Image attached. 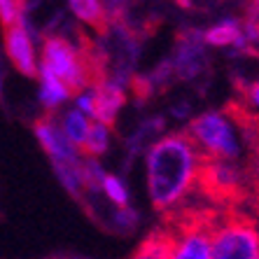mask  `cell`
Listing matches in <instances>:
<instances>
[{
	"instance_id": "1",
	"label": "cell",
	"mask_w": 259,
	"mask_h": 259,
	"mask_svg": "<svg viewBox=\"0 0 259 259\" xmlns=\"http://www.w3.org/2000/svg\"><path fill=\"white\" fill-rule=\"evenodd\" d=\"M203 157L185 131L163 133L145 152V187L152 208L173 215L192 201Z\"/></svg>"
},
{
	"instance_id": "2",
	"label": "cell",
	"mask_w": 259,
	"mask_h": 259,
	"mask_svg": "<svg viewBox=\"0 0 259 259\" xmlns=\"http://www.w3.org/2000/svg\"><path fill=\"white\" fill-rule=\"evenodd\" d=\"M203 159L243 163L247 154L245 110H208L192 119L185 131Z\"/></svg>"
},
{
	"instance_id": "3",
	"label": "cell",
	"mask_w": 259,
	"mask_h": 259,
	"mask_svg": "<svg viewBox=\"0 0 259 259\" xmlns=\"http://www.w3.org/2000/svg\"><path fill=\"white\" fill-rule=\"evenodd\" d=\"M37 59H40L37 68H42L56 79H61L72 94L87 89L89 84L103 77L94 47L79 42V40H70L61 33L45 37L42 54H37Z\"/></svg>"
},
{
	"instance_id": "4",
	"label": "cell",
	"mask_w": 259,
	"mask_h": 259,
	"mask_svg": "<svg viewBox=\"0 0 259 259\" xmlns=\"http://www.w3.org/2000/svg\"><path fill=\"white\" fill-rule=\"evenodd\" d=\"M222 210L210 203L182 205L168 215V227L173 234L168 259H210V231Z\"/></svg>"
},
{
	"instance_id": "5",
	"label": "cell",
	"mask_w": 259,
	"mask_h": 259,
	"mask_svg": "<svg viewBox=\"0 0 259 259\" xmlns=\"http://www.w3.org/2000/svg\"><path fill=\"white\" fill-rule=\"evenodd\" d=\"M210 259H259L254 217L241 208L220 212L210 231Z\"/></svg>"
},
{
	"instance_id": "6",
	"label": "cell",
	"mask_w": 259,
	"mask_h": 259,
	"mask_svg": "<svg viewBox=\"0 0 259 259\" xmlns=\"http://www.w3.org/2000/svg\"><path fill=\"white\" fill-rule=\"evenodd\" d=\"M5 54L21 75H26V77L37 75L40 59H37L35 28L28 24L26 14H21V19L14 26L5 28Z\"/></svg>"
},
{
	"instance_id": "7",
	"label": "cell",
	"mask_w": 259,
	"mask_h": 259,
	"mask_svg": "<svg viewBox=\"0 0 259 259\" xmlns=\"http://www.w3.org/2000/svg\"><path fill=\"white\" fill-rule=\"evenodd\" d=\"M203 52H205V42L199 30H189V33L180 35L178 47H175V54L168 61L173 77H185V79L196 77L205 68Z\"/></svg>"
},
{
	"instance_id": "8",
	"label": "cell",
	"mask_w": 259,
	"mask_h": 259,
	"mask_svg": "<svg viewBox=\"0 0 259 259\" xmlns=\"http://www.w3.org/2000/svg\"><path fill=\"white\" fill-rule=\"evenodd\" d=\"M35 138L40 143V147L45 150L49 159H52V166H63V163H77L82 161V152L75 150L68 138L61 133L59 124H56L54 117H42V119L35 121Z\"/></svg>"
},
{
	"instance_id": "9",
	"label": "cell",
	"mask_w": 259,
	"mask_h": 259,
	"mask_svg": "<svg viewBox=\"0 0 259 259\" xmlns=\"http://www.w3.org/2000/svg\"><path fill=\"white\" fill-rule=\"evenodd\" d=\"M201 35H203L205 45L217 47V49H238V52H245L247 47L254 49V42L247 37L243 21H238L234 17H224L220 21H215Z\"/></svg>"
},
{
	"instance_id": "10",
	"label": "cell",
	"mask_w": 259,
	"mask_h": 259,
	"mask_svg": "<svg viewBox=\"0 0 259 259\" xmlns=\"http://www.w3.org/2000/svg\"><path fill=\"white\" fill-rule=\"evenodd\" d=\"M37 82H40V89H37V98H40V105L49 112L63 108L68 101L72 98V91L68 89L61 79H56L54 75H49L47 70L37 68Z\"/></svg>"
},
{
	"instance_id": "11",
	"label": "cell",
	"mask_w": 259,
	"mask_h": 259,
	"mask_svg": "<svg viewBox=\"0 0 259 259\" xmlns=\"http://www.w3.org/2000/svg\"><path fill=\"white\" fill-rule=\"evenodd\" d=\"M59 124L61 133L68 138V143L75 147V150L82 152V145H84L87 136H89V128H91V119L87 115H82L77 108H68L61 112V117L56 119Z\"/></svg>"
},
{
	"instance_id": "12",
	"label": "cell",
	"mask_w": 259,
	"mask_h": 259,
	"mask_svg": "<svg viewBox=\"0 0 259 259\" xmlns=\"http://www.w3.org/2000/svg\"><path fill=\"white\" fill-rule=\"evenodd\" d=\"M68 7L79 24L89 26L91 30H98V33H105L110 21L105 17L101 0H68Z\"/></svg>"
},
{
	"instance_id": "13",
	"label": "cell",
	"mask_w": 259,
	"mask_h": 259,
	"mask_svg": "<svg viewBox=\"0 0 259 259\" xmlns=\"http://www.w3.org/2000/svg\"><path fill=\"white\" fill-rule=\"evenodd\" d=\"M170 245H173V234L163 224L159 229H154L143 243L138 245L133 259H168Z\"/></svg>"
},
{
	"instance_id": "14",
	"label": "cell",
	"mask_w": 259,
	"mask_h": 259,
	"mask_svg": "<svg viewBox=\"0 0 259 259\" xmlns=\"http://www.w3.org/2000/svg\"><path fill=\"white\" fill-rule=\"evenodd\" d=\"M112 145V126H105L101 121H91L89 136H87L84 145H82V157L87 159H98L110 152Z\"/></svg>"
},
{
	"instance_id": "15",
	"label": "cell",
	"mask_w": 259,
	"mask_h": 259,
	"mask_svg": "<svg viewBox=\"0 0 259 259\" xmlns=\"http://www.w3.org/2000/svg\"><path fill=\"white\" fill-rule=\"evenodd\" d=\"M96 192H101V196L105 201H110V205H112V208H124V205H131V192H128L126 182L121 180L119 175H115V173H103Z\"/></svg>"
},
{
	"instance_id": "16",
	"label": "cell",
	"mask_w": 259,
	"mask_h": 259,
	"mask_svg": "<svg viewBox=\"0 0 259 259\" xmlns=\"http://www.w3.org/2000/svg\"><path fill=\"white\" fill-rule=\"evenodd\" d=\"M110 222H112L115 231H119V234H131L138 227V210H133L131 205L115 208L112 215H110Z\"/></svg>"
},
{
	"instance_id": "17",
	"label": "cell",
	"mask_w": 259,
	"mask_h": 259,
	"mask_svg": "<svg viewBox=\"0 0 259 259\" xmlns=\"http://www.w3.org/2000/svg\"><path fill=\"white\" fill-rule=\"evenodd\" d=\"M24 14V3L21 0H0V21L3 26H14Z\"/></svg>"
},
{
	"instance_id": "18",
	"label": "cell",
	"mask_w": 259,
	"mask_h": 259,
	"mask_svg": "<svg viewBox=\"0 0 259 259\" xmlns=\"http://www.w3.org/2000/svg\"><path fill=\"white\" fill-rule=\"evenodd\" d=\"M3 87H5V66H3V59H0V94H3Z\"/></svg>"
},
{
	"instance_id": "19",
	"label": "cell",
	"mask_w": 259,
	"mask_h": 259,
	"mask_svg": "<svg viewBox=\"0 0 259 259\" xmlns=\"http://www.w3.org/2000/svg\"><path fill=\"white\" fill-rule=\"evenodd\" d=\"M178 3H180V5H189V0H178Z\"/></svg>"
},
{
	"instance_id": "20",
	"label": "cell",
	"mask_w": 259,
	"mask_h": 259,
	"mask_svg": "<svg viewBox=\"0 0 259 259\" xmlns=\"http://www.w3.org/2000/svg\"><path fill=\"white\" fill-rule=\"evenodd\" d=\"M21 3H24V0H21Z\"/></svg>"
}]
</instances>
